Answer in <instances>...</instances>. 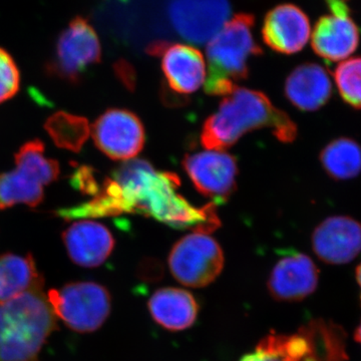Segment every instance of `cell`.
<instances>
[{
	"label": "cell",
	"instance_id": "obj_16",
	"mask_svg": "<svg viewBox=\"0 0 361 361\" xmlns=\"http://www.w3.org/2000/svg\"><path fill=\"white\" fill-rule=\"evenodd\" d=\"M262 37L267 47L283 54L302 51L310 37L307 16L293 4H281L266 14Z\"/></svg>",
	"mask_w": 361,
	"mask_h": 361
},
{
	"label": "cell",
	"instance_id": "obj_13",
	"mask_svg": "<svg viewBox=\"0 0 361 361\" xmlns=\"http://www.w3.org/2000/svg\"><path fill=\"white\" fill-rule=\"evenodd\" d=\"M319 272L310 256L289 250L277 261L267 281L270 295L282 302H297L317 288Z\"/></svg>",
	"mask_w": 361,
	"mask_h": 361
},
{
	"label": "cell",
	"instance_id": "obj_17",
	"mask_svg": "<svg viewBox=\"0 0 361 361\" xmlns=\"http://www.w3.org/2000/svg\"><path fill=\"white\" fill-rule=\"evenodd\" d=\"M360 30L349 13L320 18L311 37L313 51L320 58L336 63L353 54L360 45Z\"/></svg>",
	"mask_w": 361,
	"mask_h": 361
},
{
	"label": "cell",
	"instance_id": "obj_21",
	"mask_svg": "<svg viewBox=\"0 0 361 361\" xmlns=\"http://www.w3.org/2000/svg\"><path fill=\"white\" fill-rule=\"evenodd\" d=\"M320 163L332 179H353L361 173V146L350 137H338L322 149Z\"/></svg>",
	"mask_w": 361,
	"mask_h": 361
},
{
	"label": "cell",
	"instance_id": "obj_11",
	"mask_svg": "<svg viewBox=\"0 0 361 361\" xmlns=\"http://www.w3.org/2000/svg\"><path fill=\"white\" fill-rule=\"evenodd\" d=\"M183 167L197 191L213 203H225L236 190L238 166L229 154L209 149L188 154Z\"/></svg>",
	"mask_w": 361,
	"mask_h": 361
},
{
	"label": "cell",
	"instance_id": "obj_3",
	"mask_svg": "<svg viewBox=\"0 0 361 361\" xmlns=\"http://www.w3.org/2000/svg\"><path fill=\"white\" fill-rule=\"evenodd\" d=\"M58 320L44 288L0 304V361H39Z\"/></svg>",
	"mask_w": 361,
	"mask_h": 361
},
{
	"label": "cell",
	"instance_id": "obj_18",
	"mask_svg": "<svg viewBox=\"0 0 361 361\" xmlns=\"http://www.w3.org/2000/svg\"><path fill=\"white\" fill-rule=\"evenodd\" d=\"M285 96L295 108L315 111L325 106L332 96V80L329 71L317 63L297 66L286 78Z\"/></svg>",
	"mask_w": 361,
	"mask_h": 361
},
{
	"label": "cell",
	"instance_id": "obj_8",
	"mask_svg": "<svg viewBox=\"0 0 361 361\" xmlns=\"http://www.w3.org/2000/svg\"><path fill=\"white\" fill-rule=\"evenodd\" d=\"M224 253L217 241L205 233L180 238L169 255V268L180 284L201 288L212 283L224 268Z\"/></svg>",
	"mask_w": 361,
	"mask_h": 361
},
{
	"label": "cell",
	"instance_id": "obj_6",
	"mask_svg": "<svg viewBox=\"0 0 361 361\" xmlns=\"http://www.w3.org/2000/svg\"><path fill=\"white\" fill-rule=\"evenodd\" d=\"M47 298L56 318L78 334L97 331L111 314L110 292L97 282H71L49 289Z\"/></svg>",
	"mask_w": 361,
	"mask_h": 361
},
{
	"label": "cell",
	"instance_id": "obj_20",
	"mask_svg": "<svg viewBox=\"0 0 361 361\" xmlns=\"http://www.w3.org/2000/svg\"><path fill=\"white\" fill-rule=\"evenodd\" d=\"M44 279L32 254L0 255V304L35 289L44 288Z\"/></svg>",
	"mask_w": 361,
	"mask_h": 361
},
{
	"label": "cell",
	"instance_id": "obj_26",
	"mask_svg": "<svg viewBox=\"0 0 361 361\" xmlns=\"http://www.w3.org/2000/svg\"><path fill=\"white\" fill-rule=\"evenodd\" d=\"M71 177V185L78 188L82 193L92 197L99 192L101 185L94 177V171L92 168L87 166L78 168Z\"/></svg>",
	"mask_w": 361,
	"mask_h": 361
},
{
	"label": "cell",
	"instance_id": "obj_24",
	"mask_svg": "<svg viewBox=\"0 0 361 361\" xmlns=\"http://www.w3.org/2000/svg\"><path fill=\"white\" fill-rule=\"evenodd\" d=\"M334 75L341 99L348 106L361 110V58L342 61Z\"/></svg>",
	"mask_w": 361,
	"mask_h": 361
},
{
	"label": "cell",
	"instance_id": "obj_15",
	"mask_svg": "<svg viewBox=\"0 0 361 361\" xmlns=\"http://www.w3.org/2000/svg\"><path fill=\"white\" fill-rule=\"evenodd\" d=\"M71 262L85 268L104 264L115 248V238L106 226L94 221L73 222L61 234Z\"/></svg>",
	"mask_w": 361,
	"mask_h": 361
},
{
	"label": "cell",
	"instance_id": "obj_28",
	"mask_svg": "<svg viewBox=\"0 0 361 361\" xmlns=\"http://www.w3.org/2000/svg\"><path fill=\"white\" fill-rule=\"evenodd\" d=\"M355 341L358 342V343L361 344V323L360 326H358L357 330L355 332Z\"/></svg>",
	"mask_w": 361,
	"mask_h": 361
},
{
	"label": "cell",
	"instance_id": "obj_12",
	"mask_svg": "<svg viewBox=\"0 0 361 361\" xmlns=\"http://www.w3.org/2000/svg\"><path fill=\"white\" fill-rule=\"evenodd\" d=\"M147 51L161 59V70L169 87L178 94H193L204 84L205 59L191 45L156 42L149 45Z\"/></svg>",
	"mask_w": 361,
	"mask_h": 361
},
{
	"label": "cell",
	"instance_id": "obj_25",
	"mask_svg": "<svg viewBox=\"0 0 361 361\" xmlns=\"http://www.w3.org/2000/svg\"><path fill=\"white\" fill-rule=\"evenodd\" d=\"M20 89V71L13 56L0 47V104L13 99Z\"/></svg>",
	"mask_w": 361,
	"mask_h": 361
},
{
	"label": "cell",
	"instance_id": "obj_22",
	"mask_svg": "<svg viewBox=\"0 0 361 361\" xmlns=\"http://www.w3.org/2000/svg\"><path fill=\"white\" fill-rule=\"evenodd\" d=\"M310 343L306 361H345L346 351L343 331L332 323L314 320L304 325Z\"/></svg>",
	"mask_w": 361,
	"mask_h": 361
},
{
	"label": "cell",
	"instance_id": "obj_23",
	"mask_svg": "<svg viewBox=\"0 0 361 361\" xmlns=\"http://www.w3.org/2000/svg\"><path fill=\"white\" fill-rule=\"evenodd\" d=\"M44 129L59 148L78 153L89 139V121L84 116L58 111L47 118Z\"/></svg>",
	"mask_w": 361,
	"mask_h": 361
},
{
	"label": "cell",
	"instance_id": "obj_5",
	"mask_svg": "<svg viewBox=\"0 0 361 361\" xmlns=\"http://www.w3.org/2000/svg\"><path fill=\"white\" fill-rule=\"evenodd\" d=\"M16 168L0 173V211L18 204L37 207L44 198V187L59 179V161L45 156L44 142L32 140L14 155Z\"/></svg>",
	"mask_w": 361,
	"mask_h": 361
},
{
	"label": "cell",
	"instance_id": "obj_19",
	"mask_svg": "<svg viewBox=\"0 0 361 361\" xmlns=\"http://www.w3.org/2000/svg\"><path fill=\"white\" fill-rule=\"evenodd\" d=\"M148 308L153 319L170 331L193 326L199 312L195 297L189 291L174 287L156 291L149 298Z\"/></svg>",
	"mask_w": 361,
	"mask_h": 361
},
{
	"label": "cell",
	"instance_id": "obj_4",
	"mask_svg": "<svg viewBox=\"0 0 361 361\" xmlns=\"http://www.w3.org/2000/svg\"><path fill=\"white\" fill-rule=\"evenodd\" d=\"M254 16L236 14L207 45V94L227 97L249 75V61L261 56L262 49L253 37Z\"/></svg>",
	"mask_w": 361,
	"mask_h": 361
},
{
	"label": "cell",
	"instance_id": "obj_14",
	"mask_svg": "<svg viewBox=\"0 0 361 361\" xmlns=\"http://www.w3.org/2000/svg\"><path fill=\"white\" fill-rule=\"evenodd\" d=\"M312 247L323 262L346 264L361 252V224L348 216L327 218L315 228Z\"/></svg>",
	"mask_w": 361,
	"mask_h": 361
},
{
	"label": "cell",
	"instance_id": "obj_2",
	"mask_svg": "<svg viewBox=\"0 0 361 361\" xmlns=\"http://www.w3.org/2000/svg\"><path fill=\"white\" fill-rule=\"evenodd\" d=\"M269 129L278 141L289 144L297 137L296 123L276 108L262 92L237 87L223 97L219 109L203 125L201 142L209 151L231 148L252 130Z\"/></svg>",
	"mask_w": 361,
	"mask_h": 361
},
{
	"label": "cell",
	"instance_id": "obj_7",
	"mask_svg": "<svg viewBox=\"0 0 361 361\" xmlns=\"http://www.w3.org/2000/svg\"><path fill=\"white\" fill-rule=\"evenodd\" d=\"M102 47L87 18L77 16L59 35L56 49L45 70L49 75L71 85L80 84L92 66L99 65Z\"/></svg>",
	"mask_w": 361,
	"mask_h": 361
},
{
	"label": "cell",
	"instance_id": "obj_9",
	"mask_svg": "<svg viewBox=\"0 0 361 361\" xmlns=\"http://www.w3.org/2000/svg\"><path fill=\"white\" fill-rule=\"evenodd\" d=\"M92 139L97 148L115 161H129L141 153L146 142L139 116L123 109H110L94 122Z\"/></svg>",
	"mask_w": 361,
	"mask_h": 361
},
{
	"label": "cell",
	"instance_id": "obj_29",
	"mask_svg": "<svg viewBox=\"0 0 361 361\" xmlns=\"http://www.w3.org/2000/svg\"><path fill=\"white\" fill-rule=\"evenodd\" d=\"M356 279H357L358 284H360L361 288V263L356 269Z\"/></svg>",
	"mask_w": 361,
	"mask_h": 361
},
{
	"label": "cell",
	"instance_id": "obj_27",
	"mask_svg": "<svg viewBox=\"0 0 361 361\" xmlns=\"http://www.w3.org/2000/svg\"><path fill=\"white\" fill-rule=\"evenodd\" d=\"M240 361H282L276 356L266 353L264 351L259 350L256 349L254 353H248V355H244Z\"/></svg>",
	"mask_w": 361,
	"mask_h": 361
},
{
	"label": "cell",
	"instance_id": "obj_1",
	"mask_svg": "<svg viewBox=\"0 0 361 361\" xmlns=\"http://www.w3.org/2000/svg\"><path fill=\"white\" fill-rule=\"evenodd\" d=\"M180 185L174 173L157 171L146 160L125 161L106 180L118 216L140 214L177 229L205 234L215 231L221 224L216 204L201 208L191 205L178 192Z\"/></svg>",
	"mask_w": 361,
	"mask_h": 361
},
{
	"label": "cell",
	"instance_id": "obj_10",
	"mask_svg": "<svg viewBox=\"0 0 361 361\" xmlns=\"http://www.w3.org/2000/svg\"><path fill=\"white\" fill-rule=\"evenodd\" d=\"M231 16L229 0H171L169 18L183 39L204 44L222 30Z\"/></svg>",
	"mask_w": 361,
	"mask_h": 361
}]
</instances>
